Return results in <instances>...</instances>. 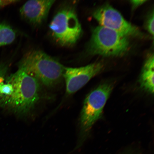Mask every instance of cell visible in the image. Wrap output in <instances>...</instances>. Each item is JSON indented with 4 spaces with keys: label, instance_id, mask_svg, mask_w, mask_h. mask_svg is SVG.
<instances>
[{
    "label": "cell",
    "instance_id": "obj_8",
    "mask_svg": "<svg viewBox=\"0 0 154 154\" xmlns=\"http://www.w3.org/2000/svg\"><path fill=\"white\" fill-rule=\"evenodd\" d=\"M55 1L30 0L26 2L20 9V14L30 23L38 26L47 18Z\"/></svg>",
    "mask_w": 154,
    "mask_h": 154
},
{
    "label": "cell",
    "instance_id": "obj_1",
    "mask_svg": "<svg viewBox=\"0 0 154 154\" xmlns=\"http://www.w3.org/2000/svg\"><path fill=\"white\" fill-rule=\"evenodd\" d=\"M5 80L12 85L13 92L0 105L18 115L28 114L39 100V82L20 69L8 77Z\"/></svg>",
    "mask_w": 154,
    "mask_h": 154
},
{
    "label": "cell",
    "instance_id": "obj_11",
    "mask_svg": "<svg viewBox=\"0 0 154 154\" xmlns=\"http://www.w3.org/2000/svg\"><path fill=\"white\" fill-rule=\"evenodd\" d=\"M154 12L151 13L146 23V28L148 32L154 36Z\"/></svg>",
    "mask_w": 154,
    "mask_h": 154
},
{
    "label": "cell",
    "instance_id": "obj_5",
    "mask_svg": "<svg viewBox=\"0 0 154 154\" xmlns=\"http://www.w3.org/2000/svg\"><path fill=\"white\" fill-rule=\"evenodd\" d=\"M110 82L103 83L86 96L81 113L80 124L82 137L89 134L92 127L103 115L104 107L114 88Z\"/></svg>",
    "mask_w": 154,
    "mask_h": 154
},
{
    "label": "cell",
    "instance_id": "obj_10",
    "mask_svg": "<svg viewBox=\"0 0 154 154\" xmlns=\"http://www.w3.org/2000/svg\"><path fill=\"white\" fill-rule=\"evenodd\" d=\"M15 37L16 34L11 26L0 22V47L12 43Z\"/></svg>",
    "mask_w": 154,
    "mask_h": 154
},
{
    "label": "cell",
    "instance_id": "obj_14",
    "mask_svg": "<svg viewBox=\"0 0 154 154\" xmlns=\"http://www.w3.org/2000/svg\"><path fill=\"white\" fill-rule=\"evenodd\" d=\"M147 1H144V0H137V1H131L133 8H136L139 6L142 5L144 2H145Z\"/></svg>",
    "mask_w": 154,
    "mask_h": 154
},
{
    "label": "cell",
    "instance_id": "obj_2",
    "mask_svg": "<svg viewBox=\"0 0 154 154\" xmlns=\"http://www.w3.org/2000/svg\"><path fill=\"white\" fill-rule=\"evenodd\" d=\"M18 66L19 69L48 87L54 85L60 80L65 67L56 59L38 50L27 53Z\"/></svg>",
    "mask_w": 154,
    "mask_h": 154
},
{
    "label": "cell",
    "instance_id": "obj_9",
    "mask_svg": "<svg viewBox=\"0 0 154 154\" xmlns=\"http://www.w3.org/2000/svg\"><path fill=\"white\" fill-rule=\"evenodd\" d=\"M154 56L146 60L140 74V83L141 88L150 94L154 93Z\"/></svg>",
    "mask_w": 154,
    "mask_h": 154
},
{
    "label": "cell",
    "instance_id": "obj_13",
    "mask_svg": "<svg viewBox=\"0 0 154 154\" xmlns=\"http://www.w3.org/2000/svg\"><path fill=\"white\" fill-rule=\"evenodd\" d=\"M18 1L16 0H0V8L7 5L13 4Z\"/></svg>",
    "mask_w": 154,
    "mask_h": 154
},
{
    "label": "cell",
    "instance_id": "obj_12",
    "mask_svg": "<svg viewBox=\"0 0 154 154\" xmlns=\"http://www.w3.org/2000/svg\"><path fill=\"white\" fill-rule=\"evenodd\" d=\"M8 67L6 65L3 63H0V81L5 79L8 71ZM1 102V99H0Z\"/></svg>",
    "mask_w": 154,
    "mask_h": 154
},
{
    "label": "cell",
    "instance_id": "obj_6",
    "mask_svg": "<svg viewBox=\"0 0 154 154\" xmlns=\"http://www.w3.org/2000/svg\"><path fill=\"white\" fill-rule=\"evenodd\" d=\"M93 15L100 26L114 30L127 37L142 35L137 28L125 20L119 11L110 5L100 7L94 11Z\"/></svg>",
    "mask_w": 154,
    "mask_h": 154
},
{
    "label": "cell",
    "instance_id": "obj_7",
    "mask_svg": "<svg viewBox=\"0 0 154 154\" xmlns=\"http://www.w3.org/2000/svg\"><path fill=\"white\" fill-rule=\"evenodd\" d=\"M103 67V63H95L78 68L65 67L63 77L66 84L67 94L72 95L78 91L99 74Z\"/></svg>",
    "mask_w": 154,
    "mask_h": 154
},
{
    "label": "cell",
    "instance_id": "obj_3",
    "mask_svg": "<svg viewBox=\"0 0 154 154\" xmlns=\"http://www.w3.org/2000/svg\"><path fill=\"white\" fill-rule=\"evenodd\" d=\"M129 47L128 37L100 26L92 30L87 50L92 55L118 56L126 53Z\"/></svg>",
    "mask_w": 154,
    "mask_h": 154
},
{
    "label": "cell",
    "instance_id": "obj_4",
    "mask_svg": "<svg viewBox=\"0 0 154 154\" xmlns=\"http://www.w3.org/2000/svg\"><path fill=\"white\" fill-rule=\"evenodd\" d=\"M54 39L61 46L69 47L76 43L82 34L81 26L73 7L62 6L49 25Z\"/></svg>",
    "mask_w": 154,
    "mask_h": 154
}]
</instances>
